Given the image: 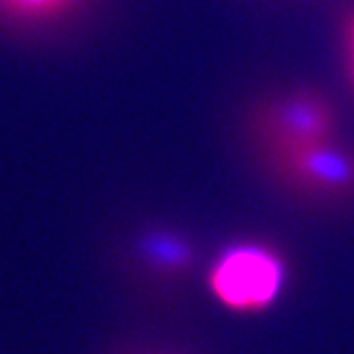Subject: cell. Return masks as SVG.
Returning a JSON list of instances; mask_svg holds the SVG:
<instances>
[{"instance_id": "1", "label": "cell", "mask_w": 354, "mask_h": 354, "mask_svg": "<svg viewBox=\"0 0 354 354\" xmlns=\"http://www.w3.org/2000/svg\"><path fill=\"white\" fill-rule=\"evenodd\" d=\"M265 160L275 180L303 198L320 203L354 201V147L337 139L269 151Z\"/></svg>"}, {"instance_id": "2", "label": "cell", "mask_w": 354, "mask_h": 354, "mask_svg": "<svg viewBox=\"0 0 354 354\" xmlns=\"http://www.w3.org/2000/svg\"><path fill=\"white\" fill-rule=\"evenodd\" d=\"M286 282V267L271 248L245 243L226 250L214 263L207 284L226 310L254 314L273 306Z\"/></svg>"}, {"instance_id": "3", "label": "cell", "mask_w": 354, "mask_h": 354, "mask_svg": "<svg viewBox=\"0 0 354 354\" xmlns=\"http://www.w3.org/2000/svg\"><path fill=\"white\" fill-rule=\"evenodd\" d=\"M252 131L263 154L337 139V111L314 90H295L271 98L252 118Z\"/></svg>"}, {"instance_id": "4", "label": "cell", "mask_w": 354, "mask_h": 354, "mask_svg": "<svg viewBox=\"0 0 354 354\" xmlns=\"http://www.w3.org/2000/svg\"><path fill=\"white\" fill-rule=\"evenodd\" d=\"M84 0H0V17L17 26H45L77 11Z\"/></svg>"}, {"instance_id": "5", "label": "cell", "mask_w": 354, "mask_h": 354, "mask_svg": "<svg viewBox=\"0 0 354 354\" xmlns=\"http://www.w3.org/2000/svg\"><path fill=\"white\" fill-rule=\"evenodd\" d=\"M348 66H350V77L354 84V15L348 21Z\"/></svg>"}]
</instances>
